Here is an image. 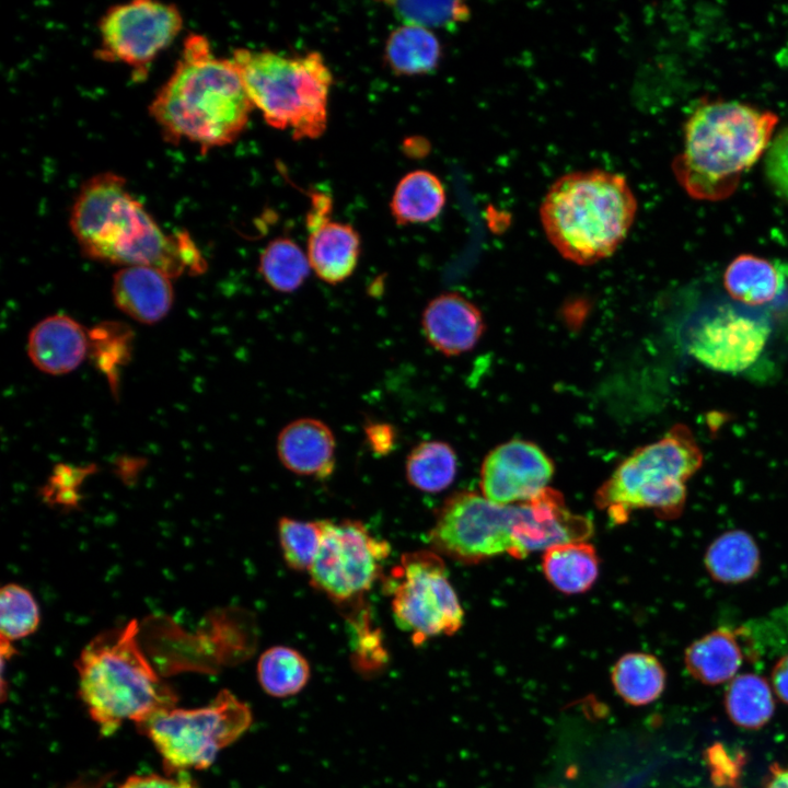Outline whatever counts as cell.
Here are the masks:
<instances>
[{"mask_svg": "<svg viewBox=\"0 0 788 788\" xmlns=\"http://www.w3.org/2000/svg\"><path fill=\"white\" fill-rule=\"evenodd\" d=\"M554 472V463L543 449L514 438L495 447L484 457L480 494L497 505L526 502L549 487Z\"/></svg>", "mask_w": 788, "mask_h": 788, "instance_id": "obj_14", "label": "cell"}, {"mask_svg": "<svg viewBox=\"0 0 788 788\" xmlns=\"http://www.w3.org/2000/svg\"><path fill=\"white\" fill-rule=\"evenodd\" d=\"M39 624V609L33 594L20 584L9 583L0 593V630L7 642L33 634Z\"/></svg>", "mask_w": 788, "mask_h": 788, "instance_id": "obj_32", "label": "cell"}, {"mask_svg": "<svg viewBox=\"0 0 788 788\" xmlns=\"http://www.w3.org/2000/svg\"><path fill=\"white\" fill-rule=\"evenodd\" d=\"M311 266L301 247L289 237H276L263 250L258 271L279 292H292L305 280Z\"/></svg>", "mask_w": 788, "mask_h": 788, "instance_id": "obj_30", "label": "cell"}, {"mask_svg": "<svg viewBox=\"0 0 788 788\" xmlns=\"http://www.w3.org/2000/svg\"><path fill=\"white\" fill-rule=\"evenodd\" d=\"M364 433L371 450L379 455H385L392 451L395 444V430L385 422H368Z\"/></svg>", "mask_w": 788, "mask_h": 788, "instance_id": "obj_37", "label": "cell"}, {"mask_svg": "<svg viewBox=\"0 0 788 788\" xmlns=\"http://www.w3.org/2000/svg\"><path fill=\"white\" fill-rule=\"evenodd\" d=\"M703 452L693 432L673 426L654 442L636 449L596 490L595 505L615 523L637 509L677 517L686 499V482L700 468Z\"/></svg>", "mask_w": 788, "mask_h": 788, "instance_id": "obj_8", "label": "cell"}, {"mask_svg": "<svg viewBox=\"0 0 788 788\" xmlns=\"http://www.w3.org/2000/svg\"><path fill=\"white\" fill-rule=\"evenodd\" d=\"M770 681L775 695L788 705V653L779 658L774 664Z\"/></svg>", "mask_w": 788, "mask_h": 788, "instance_id": "obj_38", "label": "cell"}, {"mask_svg": "<svg viewBox=\"0 0 788 788\" xmlns=\"http://www.w3.org/2000/svg\"><path fill=\"white\" fill-rule=\"evenodd\" d=\"M708 762L712 769V776L720 786L733 785L740 768L734 761L720 745L709 749Z\"/></svg>", "mask_w": 788, "mask_h": 788, "instance_id": "obj_36", "label": "cell"}, {"mask_svg": "<svg viewBox=\"0 0 788 788\" xmlns=\"http://www.w3.org/2000/svg\"><path fill=\"white\" fill-rule=\"evenodd\" d=\"M427 341L444 356L471 351L483 337L482 311L459 292H443L429 301L421 316Z\"/></svg>", "mask_w": 788, "mask_h": 788, "instance_id": "obj_15", "label": "cell"}, {"mask_svg": "<svg viewBox=\"0 0 788 788\" xmlns=\"http://www.w3.org/2000/svg\"><path fill=\"white\" fill-rule=\"evenodd\" d=\"M769 335V321L761 311L737 302L722 303L696 317L686 335V347L704 367L738 373L758 359Z\"/></svg>", "mask_w": 788, "mask_h": 788, "instance_id": "obj_13", "label": "cell"}, {"mask_svg": "<svg viewBox=\"0 0 788 788\" xmlns=\"http://www.w3.org/2000/svg\"><path fill=\"white\" fill-rule=\"evenodd\" d=\"M390 546L359 521H324L320 551L309 570L311 584L333 601L358 600L379 578Z\"/></svg>", "mask_w": 788, "mask_h": 788, "instance_id": "obj_12", "label": "cell"}, {"mask_svg": "<svg viewBox=\"0 0 788 788\" xmlns=\"http://www.w3.org/2000/svg\"><path fill=\"white\" fill-rule=\"evenodd\" d=\"M384 53L386 65L395 74L418 76L437 68L441 46L429 28L404 24L390 34Z\"/></svg>", "mask_w": 788, "mask_h": 788, "instance_id": "obj_25", "label": "cell"}, {"mask_svg": "<svg viewBox=\"0 0 788 788\" xmlns=\"http://www.w3.org/2000/svg\"><path fill=\"white\" fill-rule=\"evenodd\" d=\"M704 563L710 577L722 583L751 579L760 568L761 556L754 538L741 530L722 533L708 546Z\"/></svg>", "mask_w": 788, "mask_h": 788, "instance_id": "obj_24", "label": "cell"}, {"mask_svg": "<svg viewBox=\"0 0 788 788\" xmlns=\"http://www.w3.org/2000/svg\"><path fill=\"white\" fill-rule=\"evenodd\" d=\"M385 4L404 24L429 30L456 23L467 14V9L459 1H390Z\"/></svg>", "mask_w": 788, "mask_h": 788, "instance_id": "obj_33", "label": "cell"}, {"mask_svg": "<svg viewBox=\"0 0 788 788\" xmlns=\"http://www.w3.org/2000/svg\"><path fill=\"white\" fill-rule=\"evenodd\" d=\"M323 533L324 521L281 518L278 522V537L288 567L309 572L320 551Z\"/></svg>", "mask_w": 788, "mask_h": 788, "instance_id": "obj_31", "label": "cell"}, {"mask_svg": "<svg viewBox=\"0 0 788 788\" xmlns=\"http://www.w3.org/2000/svg\"><path fill=\"white\" fill-rule=\"evenodd\" d=\"M308 660L298 650L275 646L263 652L257 662L262 688L274 697H288L304 688L310 679Z\"/></svg>", "mask_w": 788, "mask_h": 788, "instance_id": "obj_29", "label": "cell"}, {"mask_svg": "<svg viewBox=\"0 0 788 788\" xmlns=\"http://www.w3.org/2000/svg\"><path fill=\"white\" fill-rule=\"evenodd\" d=\"M90 334L72 317L55 314L38 322L27 337V355L40 371L60 375L77 369L85 359Z\"/></svg>", "mask_w": 788, "mask_h": 788, "instance_id": "obj_17", "label": "cell"}, {"mask_svg": "<svg viewBox=\"0 0 788 788\" xmlns=\"http://www.w3.org/2000/svg\"><path fill=\"white\" fill-rule=\"evenodd\" d=\"M783 275L770 260L753 254L734 257L723 273V286L739 304L757 308L769 303L780 292Z\"/></svg>", "mask_w": 788, "mask_h": 788, "instance_id": "obj_22", "label": "cell"}, {"mask_svg": "<svg viewBox=\"0 0 788 788\" xmlns=\"http://www.w3.org/2000/svg\"><path fill=\"white\" fill-rule=\"evenodd\" d=\"M592 533L591 521L571 512L551 487L514 505H497L464 490L439 508L429 541L439 555L477 564L503 554L521 559L556 544L587 541Z\"/></svg>", "mask_w": 788, "mask_h": 788, "instance_id": "obj_1", "label": "cell"}, {"mask_svg": "<svg viewBox=\"0 0 788 788\" xmlns=\"http://www.w3.org/2000/svg\"><path fill=\"white\" fill-rule=\"evenodd\" d=\"M182 28V13L173 3L132 0L115 4L100 19L95 55L100 60L129 67L135 79H142Z\"/></svg>", "mask_w": 788, "mask_h": 788, "instance_id": "obj_11", "label": "cell"}, {"mask_svg": "<svg viewBox=\"0 0 788 788\" xmlns=\"http://www.w3.org/2000/svg\"><path fill=\"white\" fill-rule=\"evenodd\" d=\"M743 659L738 633L728 627H720L696 639L684 653L688 673L707 685L730 682Z\"/></svg>", "mask_w": 788, "mask_h": 788, "instance_id": "obj_20", "label": "cell"}, {"mask_svg": "<svg viewBox=\"0 0 788 788\" xmlns=\"http://www.w3.org/2000/svg\"><path fill=\"white\" fill-rule=\"evenodd\" d=\"M777 121L775 113L737 101L700 104L685 123L683 151L673 165L677 181L694 199L729 197L766 153Z\"/></svg>", "mask_w": 788, "mask_h": 788, "instance_id": "obj_4", "label": "cell"}, {"mask_svg": "<svg viewBox=\"0 0 788 788\" xmlns=\"http://www.w3.org/2000/svg\"><path fill=\"white\" fill-rule=\"evenodd\" d=\"M70 229L89 258L157 268L170 278L205 270L201 253L185 231L166 234L121 175L104 172L79 189L70 211Z\"/></svg>", "mask_w": 788, "mask_h": 788, "instance_id": "obj_2", "label": "cell"}, {"mask_svg": "<svg viewBox=\"0 0 788 788\" xmlns=\"http://www.w3.org/2000/svg\"><path fill=\"white\" fill-rule=\"evenodd\" d=\"M335 438L327 425L314 418L297 419L280 431L277 453L289 471L326 478L335 465Z\"/></svg>", "mask_w": 788, "mask_h": 788, "instance_id": "obj_19", "label": "cell"}, {"mask_svg": "<svg viewBox=\"0 0 788 788\" xmlns=\"http://www.w3.org/2000/svg\"><path fill=\"white\" fill-rule=\"evenodd\" d=\"M398 569L401 579L392 600L396 624L416 645L455 634L463 625L464 611L440 555L432 551L406 553Z\"/></svg>", "mask_w": 788, "mask_h": 788, "instance_id": "obj_10", "label": "cell"}, {"mask_svg": "<svg viewBox=\"0 0 788 788\" xmlns=\"http://www.w3.org/2000/svg\"><path fill=\"white\" fill-rule=\"evenodd\" d=\"M636 213L637 199L626 178L600 169L557 178L540 209L551 244L578 265L611 256L628 234Z\"/></svg>", "mask_w": 788, "mask_h": 788, "instance_id": "obj_5", "label": "cell"}, {"mask_svg": "<svg viewBox=\"0 0 788 788\" xmlns=\"http://www.w3.org/2000/svg\"><path fill=\"white\" fill-rule=\"evenodd\" d=\"M665 676L658 658L646 652L622 656L611 673L616 693L633 706H644L658 699L663 693Z\"/></svg>", "mask_w": 788, "mask_h": 788, "instance_id": "obj_26", "label": "cell"}, {"mask_svg": "<svg viewBox=\"0 0 788 788\" xmlns=\"http://www.w3.org/2000/svg\"><path fill=\"white\" fill-rule=\"evenodd\" d=\"M117 788H199L185 773L142 774L126 778Z\"/></svg>", "mask_w": 788, "mask_h": 788, "instance_id": "obj_35", "label": "cell"}, {"mask_svg": "<svg viewBox=\"0 0 788 788\" xmlns=\"http://www.w3.org/2000/svg\"><path fill=\"white\" fill-rule=\"evenodd\" d=\"M764 171L774 192L788 202V126L774 136L765 153Z\"/></svg>", "mask_w": 788, "mask_h": 788, "instance_id": "obj_34", "label": "cell"}, {"mask_svg": "<svg viewBox=\"0 0 788 788\" xmlns=\"http://www.w3.org/2000/svg\"><path fill=\"white\" fill-rule=\"evenodd\" d=\"M253 108L233 60L216 57L208 38L192 33L149 113L167 142H190L206 152L234 142Z\"/></svg>", "mask_w": 788, "mask_h": 788, "instance_id": "obj_3", "label": "cell"}, {"mask_svg": "<svg viewBox=\"0 0 788 788\" xmlns=\"http://www.w3.org/2000/svg\"><path fill=\"white\" fill-rule=\"evenodd\" d=\"M445 205V190L431 172L416 170L397 183L390 208L397 224L426 223L436 219Z\"/></svg>", "mask_w": 788, "mask_h": 788, "instance_id": "obj_23", "label": "cell"}, {"mask_svg": "<svg viewBox=\"0 0 788 788\" xmlns=\"http://www.w3.org/2000/svg\"><path fill=\"white\" fill-rule=\"evenodd\" d=\"M308 259L323 281L337 285L355 271L361 250L359 233L348 223L332 221L329 212H308Z\"/></svg>", "mask_w": 788, "mask_h": 788, "instance_id": "obj_16", "label": "cell"}, {"mask_svg": "<svg viewBox=\"0 0 788 788\" xmlns=\"http://www.w3.org/2000/svg\"><path fill=\"white\" fill-rule=\"evenodd\" d=\"M725 707L738 727L755 730L764 727L775 711L772 685L755 673L737 674L725 693Z\"/></svg>", "mask_w": 788, "mask_h": 788, "instance_id": "obj_27", "label": "cell"}, {"mask_svg": "<svg viewBox=\"0 0 788 788\" xmlns=\"http://www.w3.org/2000/svg\"><path fill=\"white\" fill-rule=\"evenodd\" d=\"M457 457L453 448L443 441L431 440L417 444L406 459L408 483L426 493H439L454 480Z\"/></svg>", "mask_w": 788, "mask_h": 788, "instance_id": "obj_28", "label": "cell"}, {"mask_svg": "<svg viewBox=\"0 0 788 788\" xmlns=\"http://www.w3.org/2000/svg\"><path fill=\"white\" fill-rule=\"evenodd\" d=\"M246 92L265 121L293 139H316L326 129L333 76L317 51L286 56L239 48L232 58Z\"/></svg>", "mask_w": 788, "mask_h": 788, "instance_id": "obj_7", "label": "cell"}, {"mask_svg": "<svg viewBox=\"0 0 788 788\" xmlns=\"http://www.w3.org/2000/svg\"><path fill=\"white\" fill-rule=\"evenodd\" d=\"M760 788H788V767L780 765L772 766Z\"/></svg>", "mask_w": 788, "mask_h": 788, "instance_id": "obj_39", "label": "cell"}, {"mask_svg": "<svg viewBox=\"0 0 788 788\" xmlns=\"http://www.w3.org/2000/svg\"><path fill=\"white\" fill-rule=\"evenodd\" d=\"M599 569L596 551L587 541L556 544L543 553L542 570L545 578L565 594L588 591L594 584Z\"/></svg>", "mask_w": 788, "mask_h": 788, "instance_id": "obj_21", "label": "cell"}, {"mask_svg": "<svg viewBox=\"0 0 788 788\" xmlns=\"http://www.w3.org/2000/svg\"><path fill=\"white\" fill-rule=\"evenodd\" d=\"M112 291L116 306L143 324H153L164 318L174 300L171 278L148 266L119 269L114 275Z\"/></svg>", "mask_w": 788, "mask_h": 788, "instance_id": "obj_18", "label": "cell"}, {"mask_svg": "<svg viewBox=\"0 0 788 788\" xmlns=\"http://www.w3.org/2000/svg\"><path fill=\"white\" fill-rule=\"evenodd\" d=\"M137 637V622L130 621L97 635L78 658L79 696L103 735L176 706L174 691L152 668Z\"/></svg>", "mask_w": 788, "mask_h": 788, "instance_id": "obj_6", "label": "cell"}, {"mask_svg": "<svg viewBox=\"0 0 788 788\" xmlns=\"http://www.w3.org/2000/svg\"><path fill=\"white\" fill-rule=\"evenodd\" d=\"M252 718L250 707L223 690L202 707L173 706L137 727L158 751L167 774H179L208 768L250 728Z\"/></svg>", "mask_w": 788, "mask_h": 788, "instance_id": "obj_9", "label": "cell"}]
</instances>
